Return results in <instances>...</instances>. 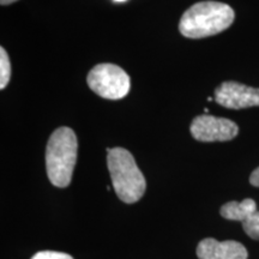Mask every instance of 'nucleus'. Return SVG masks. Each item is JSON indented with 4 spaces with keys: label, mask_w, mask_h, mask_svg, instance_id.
<instances>
[{
    "label": "nucleus",
    "mask_w": 259,
    "mask_h": 259,
    "mask_svg": "<svg viewBox=\"0 0 259 259\" xmlns=\"http://www.w3.org/2000/svg\"><path fill=\"white\" fill-rule=\"evenodd\" d=\"M192 137L198 142H227L234 139L239 134V127L234 121L209 114L198 115L190 125Z\"/></svg>",
    "instance_id": "39448f33"
},
{
    "label": "nucleus",
    "mask_w": 259,
    "mask_h": 259,
    "mask_svg": "<svg viewBox=\"0 0 259 259\" xmlns=\"http://www.w3.org/2000/svg\"><path fill=\"white\" fill-rule=\"evenodd\" d=\"M11 79V61L4 47L0 48V89L4 90Z\"/></svg>",
    "instance_id": "1a4fd4ad"
},
{
    "label": "nucleus",
    "mask_w": 259,
    "mask_h": 259,
    "mask_svg": "<svg viewBox=\"0 0 259 259\" xmlns=\"http://www.w3.org/2000/svg\"><path fill=\"white\" fill-rule=\"evenodd\" d=\"M215 101L229 109H242L259 106V89L238 82H223L215 89Z\"/></svg>",
    "instance_id": "423d86ee"
},
{
    "label": "nucleus",
    "mask_w": 259,
    "mask_h": 259,
    "mask_svg": "<svg viewBox=\"0 0 259 259\" xmlns=\"http://www.w3.org/2000/svg\"><path fill=\"white\" fill-rule=\"evenodd\" d=\"M18 2V0H0V4L3 6H6V5H10V4H14V3Z\"/></svg>",
    "instance_id": "f8f14e48"
},
{
    "label": "nucleus",
    "mask_w": 259,
    "mask_h": 259,
    "mask_svg": "<svg viewBox=\"0 0 259 259\" xmlns=\"http://www.w3.org/2000/svg\"><path fill=\"white\" fill-rule=\"evenodd\" d=\"M78 141L72 128H57L46 147V170L52 185L65 189L70 185L77 161Z\"/></svg>",
    "instance_id": "f03ea898"
},
{
    "label": "nucleus",
    "mask_w": 259,
    "mask_h": 259,
    "mask_svg": "<svg viewBox=\"0 0 259 259\" xmlns=\"http://www.w3.org/2000/svg\"><path fill=\"white\" fill-rule=\"evenodd\" d=\"M31 259H73L70 254L56 251H41L32 255Z\"/></svg>",
    "instance_id": "9d476101"
},
{
    "label": "nucleus",
    "mask_w": 259,
    "mask_h": 259,
    "mask_svg": "<svg viewBox=\"0 0 259 259\" xmlns=\"http://www.w3.org/2000/svg\"><path fill=\"white\" fill-rule=\"evenodd\" d=\"M89 88L107 100H120L131 89L130 76L114 64L103 63L93 67L87 77Z\"/></svg>",
    "instance_id": "20e7f679"
},
{
    "label": "nucleus",
    "mask_w": 259,
    "mask_h": 259,
    "mask_svg": "<svg viewBox=\"0 0 259 259\" xmlns=\"http://www.w3.org/2000/svg\"><path fill=\"white\" fill-rule=\"evenodd\" d=\"M199 259H247L245 246L234 240L218 241L216 239H203L197 246Z\"/></svg>",
    "instance_id": "6e6552de"
},
{
    "label": "nucleus",
    "mask_w": 259,
    "mask_h": 259,
    "mask_svg": "<svg viewBox=\"0 0 259 259\" xmlns=\"http://www.w3.org/2000/svg\"><path fill=\"white\" fill-rule=\"evenodd\" d=\"M222 218L241 222L242 228L250 238L259 240V211L253 199L246 198L241 202H228L220 210Z\"/></svg>",
    "instance_id": "0eeeda50"
},
{
    "label": "nucleus",
    "mask_w": 259,
    "mask_h": 259,
    "mask_svg": "<svg viewBox=\"0 0 259 259\" xmlns=\"http://www.w3.org/2000/svg\"><path fill=\"white\" fill-rule=\"evenodd\" d=\"M107 166L113 189L120 200L134 204L144 196L147 181L128 150L124 148L107 149Z\"/></svg>",
    "instance_id": "7ed1b4c3"
},
{
    "label": "nucleus",
    "mask_w": 259,
    "mask_h": 259,
    "mask_svg": "<svg viewBox=\"0 0 259 259\" xmlns=\"http://www.w3.org/2000/svg\"><path fill=\"white\" fill-rule=\"evenodd\" d=\"M235 12L219 2H200L181 16L179 31L187 38H204L225 31L233 24Z\"/></svg>",
    "instance_id": "f257e3e1"
},
{
    "label": "nucleus",
    "mask_w": 259,
    "mask_h": 259,
    "mask_svg": "<svg viewBox=\"0 0 259 259\" xmlns=\"http://www.w3.org/2000/svg\"><path fill=\"white\" fill-rule=\"evenodd\" d=\"M116 3H122V2H126V0H114Z\"/></svg>",
    "instance_id": "ddd939ff"
},
{
    "label": "nucleus",
    "mask_w": 259,
    "mask_h": 259,
    "mask_svg": "<svg viewBox=\"0 0 259 259\" xmlns=\"http://www.w3.org/2000/svg\"><path fill=\"white\" fill-rule=\"evenodd\" d=\"M250 183H251V185L259 187V167L255 168V169L252 171V174L250 177Z\"/></svg>",
    "instance_id": "9b49d317"
}]
</instances>
